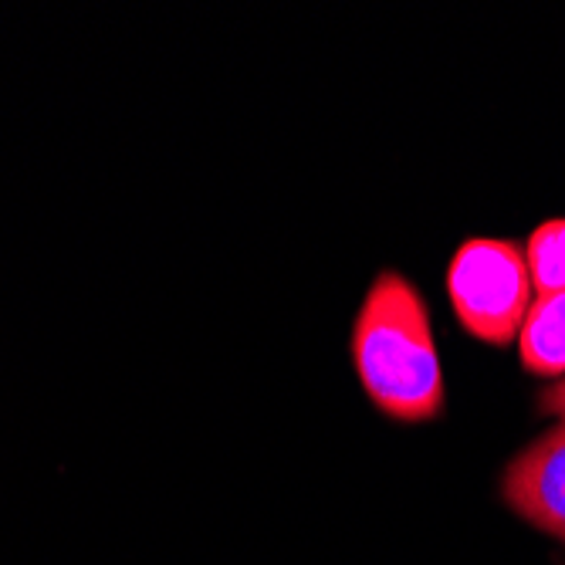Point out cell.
I'll return each mask as SVG.
<instances>
[{
	"label": "cell",
	"mask_w": 565,
	"mask_h": 565,
	"mask_svg": "<svg viewBox=\"0 0 565 565\" xmlns=\"http://www.w3.org/2000/svg\"><path fill=\"white\" fill-rule=\"evenodd\" d=\"M352 366L366 399L386 420L427 424L444 414V370L420 288L399 271H380L352 322Z\"/></svg>",
	"instance_id": "cell-1"
},
{
	"label": "cell",
	"mask_w": 565,
	"mask_h": 565,
	"mask_svg": "<svg viewBox=\"0 0 565 565\" xmlns=\"http://www.w3.org/2000/svg\"><path fill=\"white\" fill-rule=\"evenodd\" d=\"M532 275L525 247L504 237H468L447 265V298L457 322L478 342H519L532 308Z\"/></svg>",
	"instance_id": "cell-2"
},
{
	"label": "cell",
	"mask_w": 565,
	"mask_h": 565,
	"mask_svg": "<svg viewBox=\"0 0 565 565\" xmlns=\"http://www.w3.org/2000/svg\"><path fill=\"white\" fill-rule=\"evenodd\" d=\"M501 501L525 525L565 545V424L548 427L508 460Z\"/></svg>",
	"instance_id": "cell-3"
},
{
	"label": "cell",
	"mask_w": 565,
	"mask_h": 565,
	"mask_svg": "<svg viewBox=\"0 0 565 565\" xmlns=\"http://www.w3.org/2000/svg\"><path fill=\"white\" fill-rule=\"evenodd\" d=\"M522 370L542 380H565V291L535 295L519 332Z\"/></svg>",
	"instance_id": "cell-4"
},
{
	"label": "cell",
	"mask_w": 565,
	"mask_h": 565,
	"mask_svg": "<svg viewBox=\"0 0 565 565\" xmlns=\"http://www.w3.org/2000/svg\"><path fill=\"white\" fill-rule=\"evenodd\" d=\"M525 262L535 295L565 291V217L545 221L529 234Z\"/></svg>",
	"instance_id": "cell-5"
},
{
	"label": "cell",
	"mask_w": 565,
	"mask_h": 565,
	"mask_svg": "<svg viewBox=\"0 0 565 565\" xmlns=\"http://www.w3.org/2000/svg\"><path fill=\"white\" fill-rule=\"evenodd\" d=\"M535 406L542 409L545 417H555V424H565V380H558L548 390H542Z\"/></svg>",
	"instance_id": "cell-6"
}]
</instances>
